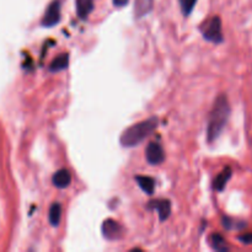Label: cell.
Segmentation results:
<instances>
[{"mask_svg":"<svg viewBox=\"0 0 252 252\" xmlns=\"http://www.w3.org/2000/svg\"><path fill=\"white\" fill-rule=\"evenodd\" d=\"M102 234L108 240H116L122 238L123 228L113 219H106L102 224Z\"/></svg>","mask_w":252,"mask_h":252,"instance_id":"cell-5","label":"cell"},{"mask_svg":"<svg viewBox=\"0 0 252 252\" xmlns=\"http://www.w3.org/2000/svg\"><path fill=\"white\" fill-rule=\"evenodd\" d=\"M197 0H180V4H181V10L184 12L185 16H189L191 14V11L193 10V6L196 5Z\"/></svg>","mask_w":252,"mask_h":252,"instance_id":"cell-16","label":"cell"},{"mask_svg":"<svg viewBox=\"0 0 252 252\" xmlns=\"http://www.w3.org/2000/svg\"><path fill=\"white\" fill-rule=\"evenodd\" d=\"M239 240L244 244H252V234H245V235L239 236Z\"/></svg>","mask_w":252,"mask_h":252,"instance_id":"cell-17","label":"cell"},{"mask_svg":"<svg viewBox=\"0 0 252 252\" xmlns=\"http://www.w3.org/2000/svg\"><path fill=\"white\" fill-rule=\"evenodd\" d=\"M230 177H231V169L230 167H226L221 174L218 175V177H217L216 181H214V187H216L217 191L219 192L223 191V189H225L228 181L230 180Z\"/></svg>","mask_w":252,"mask_h":252,"instance_id":"cell-10","label":"cell"},{"mask_svg":"<svg viewBox=\"0 0 252 252\" xmlns=\"http://www.w3.org/2000/svg\"><path fill=\"white\" fill-rule=\"evenodd\" d=\"M153 9V0H135V16L142 17Z\"/></svg>","mask_w":252,"mask_h":252,"instance_id":"cell-11","label":"cell"},{"mask_svg":"<svg viewBox=\"0 0 252 252\" xmlns=\"http://www.w3.org/2000/svg\"><path fill=\"white\" fill-rule=\"evenodd\" d=\"M61 0H53L48 5L46 12H44L43 20H42V25L44 27H52L61 21Z\"/></svg>","mask_w":252,"mask_h":252,"instance_id":"cell-4","label":"cell"},{"mask_svg":"<svg viewBox=\"0 0 252 252\" xmlns=\"http://www.w3.org/2000/svg\"><path fill=\"white\" fill-rule=\"evenodd\" d=\"M71 181V175L69 172V170L62 169L59 171H57L53 176V184L54 186L58 187V189H65L70 185Z\"/></svg>","mask_w":252,"mask_h":252,"instance_id":"cell-8","label":"cell"},{"mask_svg":"<svg viewBox=\"0 0 252 252\" xmlns=\"http://www.w3.org/2000/svg\"><path fill=\"white\" fill-rule=\"evenodd\" d=\"M137 180L138 185L140 186V189L148 194H152L154 192V187H155V181L152 179V177L148 176H137L135 177Z\"/></svg>","mask_w":252,"mask_h":252,"instance_id":"cell-12","label":"cell"},{"mask_svg":"<svg viewBox=\"0 0 252 252\" xmlns=\"http://www.w3.org/2000/svg\"><path fill=\"white\" fill-rule=\"evenodd\" d=\"M69 64V56L68 54H62L58 58L54 59L49 65V70L51 71H61L65 69Z\"/></svg>","mask_w":252,"mask_h":252,"instance_id":"cell-13","label":"cell"},{"mask_svg":"<svg viewBox=\"0 0 252 252\" xmlns=\"http://www.w3.org/2000/svg\"><path fill=\"white\" fill-rule=\"evenodd\" d=\"M158 122H159L158 118L152 117L149 120L130 126L121 135V144L126 148L135 147L154 132L155 128L158 127Z\"/></svg>","mask_w":252,"mask_h":252,"instance_id":"cell-2","label":"cell"},{"mask_svg":"<svg viewBox=\"0 0 252 252\" xmlns=\"http://www.w3.org/2000/svg\"><path fill=\"white\" fill-rule=\"evenodd\" d=\"M202 34L207 41L219 43L223 41V33H221V21L218 16H214L201 27Z\"/></svg>","mask_w":252,"mask_h":252,"instance_id":"cell-3","label":"cell"},{"mask_svg":"<svg viewBox=\"0 0 252 252\" xmlns=\"http://www.w3.org/2000/svg\"><path fill=\"white\" fill-rule=\"evenodd\" d=\"M94 10V0H76V11L80 19L85 20Z\"/></svg>","mask_w":252,"mask_h":252,"instance_id":"cell-9","label":"cell"},{"mask_svg":"<svg viewBox=\"0 0 252 252\" xmlns=\"http://www.w3.org/2000/svg\"><path fill=\"white\" fill-rule=\"evenodd\" d=\"M211 244L213 246V249H216L217 251H228V246H226L225 240L219 234H213L211 236Z\"/></svg>","mask_w":252,"mask_h":252,"instance_id":"cell-15","label":"cell"},{"mask_svg":"<svg viewBox=\"0 0 252 252\" xmlns=\"http://www.w3.org/2000/svg\"><path fill=\"white\" fill-rule=\"evenodd\" d=\"M62 217V207L59 203L52 204L49 208V223L53 226H58Z\"/></svg>","mask_w":252,"mask_h":252,"instance_id":"cell-14","label":"cell"},{"mask_svg":"<svg viewBox=\"0 0 252 252\" xmlns=\"http://www.w3.org/2000/svg\"><path fill=\"white\" fill-rule=\"evenodd\" d=\"M128 1H129V0H113V5L117 7H122L125 6Z\"/></svg>","mask_w":252,"mask_h":252,"instance_id":"cell-18","label":"cell"},{"mask_svg":"<svg viewBox=\"0 0 252 252\" xmlns=\"http://www.w3.org/2000/svg\"><path fill=\"white\" fill-rule=\"evenodd\" d=\"M229 115H230V106L228 98L225 95H220L214 102V107L209 117L208 130H207L209 142H213L220 135L221 130L228 122Z\"/></svg>","mask_w":252,"mask_h":252,"instance_id":"cell-1","label":"cell"},{"mask_svg":"<svg viewBox=\"0 0 252 252\" xmlns=\"http://www.w3.org/2000/svg\"><path fill=\"white\" fill-rule=\"evenodd\" d=\"M149 208L157 209L159 213L160 220L164 221L165 219L169 218L170 213H171V204L167 199H157V201H152L149 203Z\"/></svg>","mask_w":252,"mask_h":252,"instance_id":"cell-7","label":"cell"},{"mask_svg":"<svg viewBox=\"0 0 252 252\" xmlns=\"http://www.w3.org/2000/svg\"><path fill=\"white\" fill-rule=\"evenodd\" d=\"M147 160L152 165H159L165 160L164 149L158 143H150L147 148Z\"/></svg>","mask_w":252,"mask_h":252,"instance_id":"cell-6","label":"cell"}]
</instances>
